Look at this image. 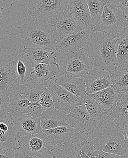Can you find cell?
<instances>
[{
	"mask_svg": "<svg viewBox=\"0 0 128 158\" xmlns=\"http://www.w3.org/2000/svg\"><path fill=\"white\" fill-rule=\"evenodd\" d=\"M99 157H100V158H107L105 156L104 152L100 151V150H99Z\"/></svg>",
	"mask_w": 128,
	"mask_h": 158,
	"instance_id": "obj_43",
	"label": "cell"
},
{
	"mask_svg": "<svg viewBox=\"0 0 128 158\" xmlns=\"http://www.w3.org/2000/svg\"><path fill=\"white\" fill-rule=\"evenodd\" d=\"M83 80L87 94H92L113 86L110 73L102 69H93L85 76Z\"/></svg>",
	"mask_w": 128,
	"mask_h": 158,
	"instance_id": "obj_12",
	"label": "cell"
},
{
	"mask_svg": "<svg viewBox=\"0 0 128 158\" xmlns=\"http://www.w3.org/2000/svg\"><path fill=\"white\" fill-rule=\"evenodd\" d=\"M15 149L6 147H0V158H17Z\"/></svg>",
	"mask_w": 128,
	"mask_h": 158,
	"instance_id": "obj_36",
	"label": "cell"
},
{
	"mask_svg": "<svg viewBox=\"0 0 128 158\" xmlns=\"http://www.w3.org/2000/svg\"><path fill=\"white\" fill-rule=\"evenodd\" d=\"M19 148L25 155L37 157L50 151L55 145L52 139L41 131L35 135L17 138Z\"/></svg>",
	"mask_w": 128,
	"mask_h": 158,
	"instance_id": "obj_8",
	"label": "cell"
},
{
	"mask_svg": "<svg viewBox=\"0 0 128 158\" xmlns=\"http://www.w3.org/2000/svg\"><path fill=\"white\" fill-rule=\"evenodd\" d=\"M50 81L42 82L32 80L21 85V94L31 102L39 101L41 96L47 89Z\"/></svg>",
	"mask_w": 128,
	"mask_h": 158,
	"instance_id": "obj_22",
	"label": "cell"
},
{
	"mask_svg": "<svg viewBox=\"0 0 128 158\" xmlns=\"http://www.w3.org/2000/svg\"><path fill=\"white\" fill-rule=\"evenodd\" d=\"M14 67L20 85L33 80L34 66L26 54L22 52L15 58Z\"/></svg>",
	"mask_w": 128,
	"mask_h": 158,
	"instance_id": "obj_18",
	"label": "cell"
},
{
	"mask_svg": "<svg viewBox=\"0 0 128 158\" xmlns=\"http://www.w3.org/2000/svg\"><path fill=\"white\" fill-rule=\"evenodd\" d=\"M82 150L90 158H100L99 150L93 143L85 140L80 143Z\"/></svg>",
	"mask_w": 128,
	"mask_h": 158,
	"instance_id": "obj_34",
	"label": "cell"
},
{
	"mask_svg": "<svg viewBox=\"0 0 128 158\" xmlns=\"http://www.w3.org/2000/svg\"><path fill=\"white\" fill-rule=\"evenodd\" d=\"M0 120H2L8 116L10 99L6 94L0 93Z\"/></svg>",
	"mask_w": 128,
	"mask_h": 158,
	"instance_id": "obj_33",
	"label": "cell"
},
{
	"mask_svg": "<svg viewBox=\"0 0 128 158\" xmlns=\"http://www.w3.org/2000/svg\"><path fill=\"white\" fill-rule=\"evenodd\" d=\"M10 118L12 120L15 126L17 138L35 135L42 131L40 118L23 114L12 117Z\"/></svg>",
	"mask_w": 128,
	"mask_h": 158,
	"instance_id": "obj_16",
	"label": "cell"
},
{
	"mask_svg": "<svg viewBox=\"0 0 128 158\" xmlns=\"http://www.w3.org/2000/svg\"><path fill=\"white\" fill-rule=\"evenodd\" d=\"M104 153L105 156H106L107 158H126V156H118V155L109 154V153H105V152H104Z\"/></svg>",
	"mask_w": 128,
	"mask_h": 158,
	"instance_id": "obj_40",
	"label": "cell"
},
{
	"mask_svg": "<svg viewBox=\"0 0 128 158\" xmlns=\"http://www.w3.org/2000/svg\"><path fill=\"white\" fill-rule=\"evenodd\" d=\"M87 95L94 99L104 109L111 110H114L116 108L119 99V93L114 90L113 86Z\"/></svg>",
	"mask_w": 128,
	"mask_h": 158,
	"instance_id": "obj_23",
	"label": "cell"
},
{
	"mask_svg": "<svg viewBox=\"0 0 128 158\" xmlns=\"http://www.w3.org/2000/svg\"><path fill=\"white\" fill-rule=\"evenodd\" d=\"M25 47L53 51L57 41L52 27L46 22L36 20L18 27Z\"/></svg>",
	"mask_w": 128,
	"mask_h": 158,
	"instance_id": "obj_3",
	"label": "cell"
},
{
	"mask_svg": "<svg viewBox=\"0 0 128 158\" xmlns=\"http://www.w3.org/2000/svg\"><path fill=\"white\" fill-rule=\"evenodd\" d=\"M106 0H87L92 18L94 22V25L100 24Z\"/></svg>",
	"mask_w": 128,
	"mask_h": 158,
	"instance_id": "obj_31",
	"label": "cell"
},
{
	"mask_svg": "<svg viewBox=\"0 0 128 158\" xmlns=\"http://www.w3.org/2000/svg\"><path fill=\"white\" fill-rule=\"evenodd\" d=\"M118 48L117 67L128 63V27L123 29L115 36Z\"/></svg>",
	"mask_w": 128,
	"mask_h": 158,
	"instance_id": "obj_29",
	"label": "cell"
},
{
	"mask_svg": "<svg viewBox=\"0 0 128 158\" xmlns=\"http://www.w3.org/2000/svg\"><path fill=\"white\" fill-rule=\"evenodd\" d=\"M12 120L7 117L0 123V147L20 149L16 145L17 132Z\"/></svg>",
	"mask_w": 128,
	"mask_h": 158,
	"instance_id": "obj_19",
	"label": "cell"
},
{
	"mask_svg": "<svg viewBox=\"0 0 128 158\" xmlns=\"http://www.w3.org/2000/svg\"><path fill=\"white\" fill-rule=\"evenodd\" d=\"M82 104L86 106L90 117L97 126L114 122L113 110H106L98 104L94 99L86 95L81 98Z\"/></svg>",
	"mask_w": 128,
	"mask_h": 158,
	"instance_id": "obj_15",
	"label": "cell"
},
{
	"mask_svg": "<svg viewBox=\"0 0 128 158\" xmlns=\"http://www.w3.org/2000/svg\"><path fill=\"white\" fill-rule=\"evenodd\" d=\"M69 10L76 23L86 30L92 31L94 22L86 0H69Z\"/></svg>",
	"mask_w": 128,
	"mask_h": 158,
	"instance_id": "obj_13",
	"label": "cell"
},
{
	"mask_svg": "<svg viewBox=\"0 0 128 158\" xmlns=\"http://www.w3.org/2000/svg\"><path fill=\"white\" fill-rule=\"evenodd\" d=\"M15 58L9 54L1 56L0 59V93L7 94L10 100L21 94V85L15 72Z\"/></svg>",
	"mask_w": 128,
	"mask_h": 158,
	"instance_id": "obj_7",
	"label": "cell"
},
{
	"mask_svg": "<svg viewBox=\"0 0 128 158\" xmlns=\"http://www.w3.org/2000/svg\"><path fill=\"white\" fill-rule=\"evenodd\" d=\"M8 117L18 116L23 114L24 112L30 102L22 95L10 100Z\"/></svg>",
	"mask_w": 128,
	"mask_h": 158,
	"instance_id": "obj_30",
	"label": "cell"
},
{
	"mask_svg": "<svg viewBox=\"0 0 128 158\" xmlns=\"http://www.w3.org/2000/svg\"><path fill=\"white\" fill-rule=\"evenodd\" d=\"M85 48L94 68L110 73L117 67L118 48L114 35L92 31Z\"/></svg>",
	"mask_w": 128,
	"mask_h": 158,
	"instance_id": "obj_1",
	"label": "cell"
},
{
	"mask_svg": "<svg viewBox=\"0 0 128 158\" xmlns=\"http://www.w3.org/2000/svg\"><path fill=\"white\" fill-rule=\"evenodd\" d=\"M92 31H81L58 41L55 50L60 53H67L80 50L86 44Z\"/></svg>",
	"mask_w": 128,
	"mask_h": 158,
	"instance_id": "obj_14",
	"label": "cell"
},
{
	"mask_svg": "<svg viewBox=\"0 0 128 158\" xmlns=\"http://www.w3.org/2000/svg\"><path fill=\"white\" fill-rule=\"evenodd\" d=\"M113 1L116 6L122 9L126 19L128 21V0H114Z\"/></svg>",
	"mask_w": 128,
	"mask_h": 158,
	"instance_id": "obj_37",
	"label": "cell"
},
{
	"mask_svg": "<svg viewBox=\"0 0 128 158\" xmlns=\"http://www.w3.org/2000/svg\"><path fill=\"white\" fill-rule=\"evenodd\" d=\"M54 79L57 84L74 95L81 98L87 95L83 78L58 74Z\"/></svg>",
	"mask_w": 128,
	"mask_h": 158,
	"instance_id": "obj_21",
	"label": "cell"
},
{
	"mask_svg": "<svg viewBox=\"0 0 128 158\" xmlns=\"http://www.w3.org/2000/svg\"><path fill=\"white\" fill-rule=\"evenodd\" d=\"M69 0H32L28 2V14L47 22L67 9Z\"/></svg>",
	"mask_w": 128,
	"mask_h": 158,
	"instance_id": "obj_6",
	"label": "cell"
},
{
	"mask_svg": "<svg viewBox=\"0 0 128 158\" xmlns=\"http://www.w3.org/2000/svg\"><path fill=\"white\" fill-rule=\"evenodd\" d=\"M66 123L86 135L92 133L97 126V123L90 117L84 104L76 107L67 114Z\"/></svg>",
	"mask_w": 128,
	"mask_h": 158,
	"instance_id": "obj_11",
	"label": "cell"
},
{
	"mask_svg": "<svg viewBox=\"0 0 128 158\" xmlns=\"http://www.w3.org/2000/svg\"><path fill=\"white\" fill-rule=\"evenodd\" d=\"M122 133L125 137V140H126V143L128 146V125L124 127L123 129L121 130Z\"/></svg>",
	"mask_w": 128,
	"mask_h": 158,
	"instance_id": "obj_39",
	"label": "cell"
},
{
	"mask_svg": "<svg viewBox=\"0 0 128 158\" xmlns=\"http://www.w3.org/2000/svg\"><path fill=\"white\" fill-rule=\"evenodd\" d=\"M81 154L82 158H90L82 150H81Z\"/></svg>",
	"mask_w": 128,
	"mask_h": 158,
	"instance_id": "obj_42",
	"label": "cell"
},
{
	"mask_svg": "<svg viewBox=\"0 0 128 158\" xmlns=\"http://www.w3.org/2000/svg\"><path fill=\"white\" fill-rule=\"evenodd\" d=\"M128 27V21L121 8L116 6L113 1L106 0L101 23L94 25L93 31H101L115 35Z\"/></svg>",
	"mask_w": 128,
	"mask_h": 158,
	"instance_id": "obj_5",
	"label": "cell"
},
{
	"mask_svg": "<svg viewBox=\"0 0 128 158\" xmlns=\"http://www.w3.org/2000/svg\"><path fill=\"white\" fill-rule=\"evenodd\" d=\"M46 110L40 104L39 101L30 102L24 112L23 114L27 115L33 117L40 118L42 114Z\"/></svg>",
	"mask_w": 128,
	"mask_h": 158,
	"instance_id": "obj_32",
	"label": "cell"
},
{
	"mask_svg": "<svg viewBox=\"0 0 128 158\" xmlns=\"http://www.w3.org/2000/svg\"><path fill=\"white\" fill-rule=\"evenodd\" d=\"M67 115V114L55 108L46 109L40 118L42 131L52 130L66 125Z\"/></svg>",
	"mask_w": 128,
	"mask_h": 158,
	"instance_id": "obj_20",
	"label": "cell"
},
{
	"mask_svg": "<svg viewBox=\"0 0 128 158\" xmlns=\"http://www.w3.org/2000/svg\"><path fill=\"white\" fill-rule=\"evenodd\" d=\"M22 52L27 55L34 66L40 64H52L51 60H54V56L57 54L52 50L25 47H24Z\"/></svg>",
	"mask_w": 128,
	"mask_h": 158,
	"instance_id": "obj_25",
	"label": "cell"
},
{
	"mask_svg": "<svg viewBox=\"0 0 128 158\" xmlns=\"http://www.w3.org/2000/svg\"><path fill=\"white\" fill-rule=\"evenodd\" d=\"M48 89L53 97L56 110L69 114L74 109L82 104L81 98L68 91L57 84L54 78L50 82Z\"/></svg>",
	"mask_w": 128,
	"mask_h": 158,
	"instance_id": "obj_9",
	"label": "cell"
},
{
	"mask_svg": "<svg viewBox=\"0 0 128 158\" xmlns=\"http://www.w3.org/2000/svg\"><path fill=\"white\" fill-rule=\"evenodd\" d=\"M39 102L46 110L49 108H55L53 97L48 88L41 96Z\"/></svg>",
	"mask_w": 128,
	"mask_h": 158,
	"instance_id": "obj_35",
	"label": "cell"
},
{
	"mask_svg": "<svg viewBox=\"0 0 128 158\" xmlns=\"http://www.w3.org/2000/svg\"><path fill=\"white\" fill-rule=\"evenodd\" d=\"M33 80L46 82L52 80L59 74L58 69L54 63L50 64H37L34 65Z\"/></svg>",
	"mask_w": 128,
	"mask_h": 158,
	"instance_id": "obj_28",
	"label": "cell"
},
{
	"mask_svg": "<svg viewBox=\"0 0 128 158\" xmlns=\"http://www.w3.org/2000/svg\"><path fill=\"white\" fill-rule=\"evenodd\" d=\"M47 23L52 27L57 42L70 35L84 30L74 20L68 8Z\"/></svg>",
	"mask_w": 128,
	"mask_h": 158,
	"instance_id": "obj_10",
	"label": "cell"
},
{
	"mask_svg": "<svg viewBox=\"0 0 128 158\" xmlns=\"http://www.w3.org/2000/svg\"><path fill=\"white\" fill-rule=\"evenodd\" d=\"M36 158H55V156L51 153L50 151H48L42 155L36 157Z\"/></svg>",
	"mask_w": 128,
	"mask_h": 158,
	"instance_id": "obj_38",
	"label": "cell"
},
{
	"mask_svg": "<svg viewBox=\"0 0 128 158\" xmlns=\"http://www.w3.org/2000/svg\"><path fill=\"white\" fill-rule=\"evenodd\" d=\"M80 143L69 142L61 145H55L50 150L55 158H82Z\"/></svg>",
	"mask_w": 128,
	"mask_h": 158,
	"instance_id": "obj_27",
	"label": "cell"
},
{
	"mask_svg": "<svg viewBox=\"0 0 128 158\" xmlns=\"http://www.w3.org/2000/svg\"><path fill=\"white\" fill-rule=\"evenodd\" d=\"M42 131L52 139L55 145L74 142L75 140L82 138V134L79 131L68 124L52 130Z\"/></svg>",
	"mask_w": 128,
	"mask_h": 158,
	"instance_id": "obj_17",
	"label": "cell"
},
{
	"mask_svg": "<svg viewBox=\"0 0 128 158\" xmlns=\"http://www.w3.org/2000/svg\"><path fill=\"white\" fill-rule=\"evenodd\" d=\"M85 140L105 153L125 156L128 151L125 137L114 122L97 126L92 133L86 135Z\"/></svg>",
	"mask_w": 128,
	"mask_h": 158,
	"instance_id": "obj_2",
	"label": "cell"
},
{
	"mask_svg": "<svg viewBox=\"0 0 128 158\" xmlns=\"http://www.w3.org/2000/svg\"><path fill=\"white\" fill-rule=\"evenodd\" d=\"M17 158H36V157L28 156L22 153H17Z\"/></svg>",
	"mask_w": 128,
	"mask_h": 158,
	"instance_id": "obj_41",
	"label": "cell"
},
{
	"mask_svg": "<svg viewBox=\"0 0 128 158\" xmlns=\"http://www.w3.org/2000/svg\"><path fill=\"white\" fill-rule=\"evenodd\" d=\"M114 90L118 93L128 92V63L116 67L110 73Z\"/></svg>",
	"mask_w": 128,
	"mask_h": 158,
	"instance_id": "obj_26",
	"label": "cell"
},
{
	"mask_svg": "<svg viewBox=\"0 0 128 158\" xmlns=\"http://www.w3.org/2000/svg\"><path fill=\"white\" fill-rule=\"evenodd\" d=\"M125 156H126V158H128V151L127 153H126V154Z\"/></svg>",
	"mask_w": 128,
	"mask_h": 158,
	"instance_id": "obj_44",
	"label": "cell"
},
{
	"mask_svg": "<svg viewBox=\"0 0 128 158\" xmlns=\"http://www.w3.org/2000/svg\"><path fill=\"white\" fill-rule=\"evenodd\" d=\"M113 119L122 130L128 125V92L119 93V99L113 110Z\"/></svg>",
	"mask_w": 128,
	"mask_h": 158,
	"instance_id": "obj_24",
	"label": "cell"
},
{
	"mask_svg": "<svg viewBox=\"0 0 128 158\" xmlns=\"http://www.w3.org/2000/svg\"><path fill=\"white\" fill-rule=\"evenodd\" d=\"M59 75L83 77L93 69V64L85 48L73 52L58 54Z\"/></svg>",
	"mask_w": 128,
	"mask_h": 158,
	"instance_id": "obj_4",
	"label": "cell"
}]
</instances>
